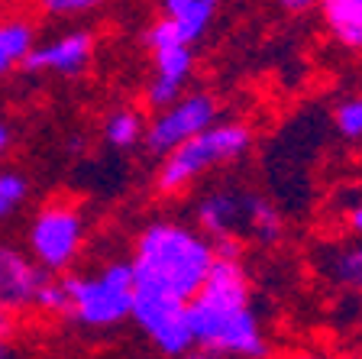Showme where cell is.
I'll return each instance as SVG.
<instances>
[{"label": "cell", "instance_id": "d6986e66", "mask_svg": "<svg viewBox=\"0 0 362 359\" xmlns=\"http://www.w3.org/2000/svg\"><path fill=\"white\" fill-rule=\"evenodd\" d=\"M333 127H337L339 136H346V139H362V94L343 101L333 110Z\"/></svg>", "mask_w": 362, "mask_h": 359}, {"label": "cell", "instance_id": "3957f363", "mask_svg": "<svg viewBox=\"0 0 362 359\" xmlns=\"http://www.w3.org/2000/svg\"><path fill=\"white\" fill-rule=\"evenodd\" d=\"M252 149V130L240 120H226V123H214L211 130H204L201 136L188 139L175 152H168L158 162L156 172V191L158 195H181L185 188H191L201 175L211 169H220L226 162H236Z\"/></svg>", "mask_w": 362, "mask_h": 359}, {"label": "cell", "instance_id": "cb8c5ba5", "mask_svg": "<svg viewBox=\"0 0 362 359\" xmlns=\"http://www.w3.org/2000/svg\"><path fill=\"white\" fill-rule=\"evenodd\" d=\"M285 13H308V10H314L320 0H275Z\"/></svg>", "mask_w": 362, "mask_h": 359}, {"label": "cell", "instance_id": "9c48e42d", "mask_svg": "<svg viewBox=\"0 0 362 359\" xmlns=\"http://www.w3.org/2000/svg\"><path fill=\"white\" fill-rule=\"evenodd\" d=\"M45 282H49V275L30 259V253L0 239V311L16 317L36 307L39 288Z\"/></svg>", "mask_w": 362, "mask_h": 359}, {"label": "cell", "instance_id": "44dd1931", "mask_svg": "<svg viewBox=\"0 0 362 359\" xmlns=\"http://www.w3.org/2000/svg\"><path fill=\"white\" fill-rule=\"evenodd\" d=\"M175 42H181V39H178V30H175V23L165 20V16L152 20L149 26H146V33H143V45L149 49V52L168 49V45H175Z\"/></svg>", "mask_w": 362, "mask_h": 359}, {"label": "cell", "instance_id": "4dcf8cb0", "mask_svg": "<svg viewBox=\"0 0 362 359\" xmlns=\"http://www.w3.org/2000/svg\"><path fill=\"white\" fill-rule=\"evenodd\" d=\"M291 359H320V356H314V353H294Z\"/></svg>", "mask_w": 362, "mask_h": 359}, {"label": "cell", "instance_id": "9a60e30c", "mask_svg": "<svg viewBox=\"0 0 362 359\" xmlns=\"http://www.w3.org/2000/svg\"><path fill=\"white\" fill-rule=\"evenodd\" d=\"M143 133H146V117L133 107H120V110H110L100 123V136H104L107 146L113 149H133V146H143Z\"/></svg>", "mask_w": 362, "mask_h": 359}, {"label": "cell", "instance_id": "e0dca14e", "mask_svg": "<svg viewBox=\"0 0 362 359\" xmlns=\"http://www.w3.org/2000/svg\"><path fill=\"white\" fill-rule=\"evenodd\" d=\"M324 269L337 285H343L349 292H362V243L333 249V253L327 256Z\"/></svg>", "mask_w": 362, "mask_h": 359}, {"label": "cell", "instance_id": "7c38bea8", "mask_svg": "<svg viewBox=\"0 0 362 359\" xmlns=\"http://www.w3.org/2000/svg\"><path fill=\"white\" fill-rule=\"evenodd\" d=\"M36 26L26 16H4L0 20V78H7L13 68H23L36 49Z\"/></svg>", "mask_w": 362, "mask_h": 359}, {"label": "cell", "instance_id": "8992f818", "mask_svg": "<svg viewBox=\"0 0 362 359\" xmlns=\"http://www.w3.org/2000/svg\"><path fill=\"white\" fill-rule=\"evenodd\" d=\"M214 123H220L217 98L207 94V91H185L172 107L152 113V120H146L143 149L156 159H165L168 152H175L188 139L201 136Z\"/></svg>", "mask_w": 362, "mask_h": 359}, {"label": "cell", "instance_id": "ffe728a7", "mask_svg": "<svg viewBox=\"0 0 362 359\" xmlns=\"http://www.w3.org/2000/svg\"><path fill=\"white\" fill-rule=\"evenodd\" d=\"M65 307H68L65 278H62V275H49V282L39 288L36 311H42V314H62V317H65Z\"/></svg>", "mask_w": 362, "mask_h": 359}, {"label": "cell", "instance_id": "6da1fadb", "mask_svg": "<svg viewBox=\"0 0 362 359\" xmlns=\"http://www.w3.org/2000/svg\"><path fill=\"white\" fill-rule=\"evenodd\" d=\"M214 262H217L214 243L197 227L158 217L136 233L129 266L136 275V288L172 295L191 304Z\"/></svg>", "mask_w": 362, "mask_h": 359}, {"label": "cell", "instance_id": "603a6c76", "mask_svg": "<svg viewBox=\"0 0 362 359\" xmlns=\"http://www.w3.org/2000/svg\"><path fill=\"white\" fill-rule=\"evenodd\" d=\"M214 243V256L226 262H243V239L240 237H220L211 239Z\"/></svg>", "mask_w": 362, "mask_h": 359}, {"label": "cell", "instance_id": "f546056e", "mask_svg": "<svg viewBox=\"0 0 362 359\" xmlns=\"http://www.w3.org/2000/svg\"><path fill=\"white\" fill-rule=\"evenodd\" d=\"M0 359H13V346H10V343H0Z\"/></svg>", "mask_w": 362, "mask_h": 359}, {"label": "cell", "instance_id": "7a4b0ae2", "mask_svg": "<svg viewBox=\"0 0 362 359\" xmlns=\"http://www.w3.org/2000/svg\"><path fill=\"white\" fill-rule=\"evenodd\" d=\"M65 278V317L84 330H110L129 321L136 295V275L127 259L104 262L94 272H75Z\"/></svg>", "mask_w": 362, "mask_h": 359}, {"label": "cell", "instance_id": "5bb4252c", "mask_svg": "<svg viewBox=\"0 0 362 359\" xmlns=\"http://www.w3.org/2000/svg\"><path fill=\"white\" fill-rule=\"evenodd\" d=\"M243 227H246L259 243H265V246L279 243L281 233H285L281 214L275 210V204L265 201L259 191H246V195H243Z\"/></svg>", "mask_w": 362, "mask_h": 359}, {"label": "cell", "instance_id": "277c9868", "mask_svg": "<svg viewBox=\"0 0 362 359\" xmlns=\"http://www.w3.org/2000/svg\"><path fill=\"white\" fill-rule=\"evenodd\" d=\"M188 324L194 346L220 359H269V340L252 304H223L197 295L188 304Z\"/></svg>", "mask_w": 362, "mask_h": 359}, {"label": "cell", "instance_id": "8fae6325", "mask_svg": "<svg viewBox=\"0 0 362 359\" xmlns=\"http://www.w3.org/2000/svg\"><path fill=\"white\" fill-rule=\"evenodd\" d=\"M220 0H162V16L175 23L178 39L185 45H194L207 33Z\"/></svg>", "mask_w": 362, "mask_h": 359}, {"label": "cell", "instance_id": "484cf974", "mask_svg": "<svg viewBox=\"0 0 362 359\" xmlns=\"http://www.w3.org/2000/svg\"><path fill=\"white\" fill-rule=\"evenodd\" d=\"M10 146H13V127L7 120H0V159L10 152Z\"/></svg>", "mask_w": 362, "mask_h": 359}, {"label": "cell", "instance_id": "7402d4cb", "mask_svg": "<svg viewBox=\"0 0 362 359\" xmlns=\"http://www.w3.org/2000/svg\"><path fill=\"white\" fill-rule=\"evenodd\" d=\"M45 16H81L90 13L100 0H33Z\"/></svg>", "mask_w": 362, "mask_h": 359}, {"label": "cell", "instance_id": "30bf717a", "mask_svg": "<svg viewBox=\"0 0 362 359\" xmlns=\"http://www.w3.org/2000/svg\"><path fill=\"white\" fill-rule=\"evenodd\" d=\"M243 188L214 185L194 204V227L207 239L236 237L243 230Z\"/></svg>", "mask_w": 362, "mask_h": 359}, {"label": "cell", "instance_id": "4316f807", "mask_svg": "<svg viewBox=\"0 0 362 359\" xmlns=\"http://www.w3.org/2000/svg\"><path fill=\"white\" fill-rule=\"evenodd\" d=\"M346 224H349V230H353L356 237H362V204H359V207H353V210H349Z\"/></svg>", "mask_w": 362, "mask_h": 359}, {"label": "cell", "instance_id": "f1b7e54d", "mask_svg": "<svg viewBox=\"0 0 362 359\" xmlns=\"http://www.w3.org/2000/svg\"><path fill=\"white\" fill-rule=\"evenodd\" d=\"M84 146H88L84 136H71V139H68V152H84Z\"/></svg>", "mask_w": 362, "mask_h": 359}, {"label": "cell", "instance_id": "4fadbf2b", "mask_svg": "<svg viewBox=\"0 0 362 359\" xmlns=\"http://www.w3.org/2000/svg\"><path fill=\"white\" fill-rule=\"evenodd\" d=\"M327 30L343 49L362 52V0H320Z\"/></svg>", "mask_w": 362, "mask_h": 359}, {"label": "cell", "instance_id": "d4e9b609", "mask_svg": "<svg viewBox=\"0 0 362 359\" xmlns=\"http://www.w3.org/2000/svg\"><path fill=\"white\" fill-rule=\"evenodd\" d=\"M13 330H16V317L7 314V311H0V343H10Z\"/></svg>", "mask_w": 362, "mask_h": 359}, {"label": "cell", "instance_id": "2e32d148", "mask_svg": "<svg viewBox=\"0 0 362 359\" xmlns=\"http://www.w3.org/2000/svg\"><path fill=\"white\" fill-rule=\"evenodd\" d=\"M191 72H194V45L175 42L168 49L152 52V78H165V81L185 88Z\"/></svg>", "mask_w": 362, "mask_h": 359}, {"label": "cell", "instance_id": "ac0fdd59", "mask_svg": "<svg viewBox=\"0 0 362 359\" xmlns=\"http://www.w3.org/2000/svg\"><path fill=\"white\" fill-rule=\"evenodd\" d=\"M30 198V178L16 169H0V220H10Z\"/></svg>", "mask_w": 362, "mask_h": 359}, {"label": "cell", "instance_id": "5b68a950", "mask_svg": "<svg viewBox=\"0 0 362 359\" xmlns=\"http://www.w3.org/2000/svg\"><path fill=\"white\" fill-rule=\"evenodd\" d=\"M88 239V220L81 207L65 198H52L33 214L26 227V253L45 275H65L78 262Z\"/></svg>", "mask_w": 362, "mask_h": 359}, {"label": "cell", "instance_id": "83f0119b", "mask_svg": "<svg viewBox=\"0 0 362 359\" xmlns=\"http://www.w3.org/2000/svg\"><path fill=\"white\" fill-rule=\"evenodd\" d=\"M181 359H220V356H217V353H211V350H201V346H194L188 356H181Z\"/></svg>", "mask_w": 362, "mask_h": 359}, {"label": "cell", "instance_id": "ba28073f", "mask_svg": "<svg viewBox=\"0 0 362 359\" xmlns=\"http://www.w3.org/2000/svg\"><path fill=\"white\" fill-rule=\"evenodd\" d=\"M94 59V33L90 30H68L59 36L36 42L30 59L23 62V72L30 75H59V78H81Z\"/></svg>", "mask_w": 362, "mask_h": 359}, {"label": "cell", "instance_id": "52a82bcc", "mask_svg": "<svg viewBox=\"0 0 362 359\" xmlns=\"http://www.w3.org/2000/svg\"><path fill=\"white\" fill-rule=\"evenodd\" d=\"M129 321L139 327V334L165 359H181L194 350V337H191V324H188V304L172 298V295L136 288Z\"/></svg>", "mask_w": 362, "mask_h": 359}]
</instances>
